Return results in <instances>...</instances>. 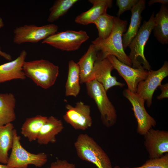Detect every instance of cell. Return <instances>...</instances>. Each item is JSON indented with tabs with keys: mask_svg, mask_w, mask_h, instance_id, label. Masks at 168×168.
<instances>
[{
	"mask_svg": "<svg viewBox=\"0 0 168 168\" xmlns=\"http://www.w3.org/2000/svg\"><path fill=\"white\" fill-rule=\"evenodd\" d=\"M154 36L162 44L168 43V8L162 5L154 17L153 30Z\"/></svg>",
	"mask_w": 168,
	"mask_h": 168,
	"instance_id": "20",
	"label": "cell"
},
{
	"mask_svg": "<svg viewBox=\"0 0 168 168\" xmlns=\"http://www.w3.org/2000/svg\"><path fill=\"white\" fill-rule=\"evenodd\" d=\"M58 29V26L53 24L41 26L24 25L14 30L13 42L17 44L37 43L56 33Z\"/></svg>",
	"mask_w": 168,
	"mask_h": 168,
	"instance_id": "8",
	"label": "cell"
},
{
	"mask_svg": "<svg viewBox=\"0 0 168 168\" xmlns=\"http://www.w3.org/2000/svg\"><path fill=\"white\" fill-rule=\"evenodd\" d=\"M74 146L80 159L92 163L98 168H120L119 166H113L107 154L87 134H80L74 143Z\"/></svg>",
	"mask_w": 168,
	"mask_h": 168,
	"instance_id": "2",
	"label": "cell"
},
{
	"mask_svg": "<svg viewBox=\"0 0 168 168\" xmlns=\"http://www.w3.org/2000/svg\"><path fill=\"white\" fill-rule=\"evenodd\" d=\"M123 94L132 106V109L137 123V133L144 136L150 129L156 126V120L146 110L144 105L145 101L137 93L126 89L124 90Z\"/></svg>",
	"mask_w": 168,
	"mask_h": 168,
	"instance_id": "9",
	"label": "cell"
},
{
	"mask_svg": "<svg viewBox=\"0 0 168 168\" xmlns=\"http://www.w3.org/2000/svg\"><path fill=\"white\" fill-rule=\"evenodd\" d=\"M114 16L105 13L100 16L94 23L98 30V38L105 39L110 35L113 30Z\"/></svg>",
	"mask_w": 168,
	"mask_h": 168,
	"instance_id": "26",
	"label": "cell"
},
{
	"mask_svg": "<svg viewBox=\"0 0 168 168\" xmlns=\"http://www.w3.org/2000/svg\"><path fill=\"white\" fill-rule=\"evenodd\" d=\"M15 129L12 123L0 126V163L6 165L9 158L8 152L12 148Z\"/></svg>",
	"mask_w": 168,
	"mask_h": 168,
	"instance_id": "22",
	"label": "cell"
},
{
	"mask_svg": "<svg viewBox=\"0 0 168 168\" xmlns=\"http://www.w3.org/2000/svg\"><path fill=\"white\" fill-rule=\"evenodd\" d=\"M77 0H57L49 9L48 21L53 23L65 14Z\"/></svg>",
	"mask_w": 168,
	"mask_h": 168,
	"instance_id": "25",
	"label": "cell"
},
{
	"mask_svg": "<svg viewBox=\"0 0 168 168\" xmlns=\"http://www.w3.org/2000/svg\"><path fill=\"white\" fill-rule=\"evenodd\" d=\"M80 74L79 66L73 60L68 63V72L65 84V95L76 97L80 91Z\"/></svg>",
	"mask_w": 168,
	"mask_h": 168,
	"instance_id": "23",
	"label": "cell"
},
{
	"mask_svg": "<svg viewBox=\"0 0 168 168\" xmlns=\"http://www.w3.org/2000/svg\"><path fill=\"white\" fill-rule=\"evenodd\" d=\"M114 69L113 65L108 59L107 58H102L98 53L94 66L93 78L101 84L106 91L114 86L122 87L125 86L124 83L118 82L116 77L111 75V72Z\"/></svg>",
	"mask_w": 168,
	"mask_h": 168,
	"instance_id": "14",
	"label": "cell"
},
{
	"mask_svg": "<svg viewBox=\"0 0 168 168\" xmlns=\"http://www.w3.org/2000/svg\"><path fill=\"white\" fill-rule=\"evenodd\" d=\"M27 55L26 51L23 50L14 60L0 65V83L14 79L26 78L23 67Z\"/></svg>",
	"mask_w": 168,
	"mask_h": 168,
	"instance_id": "15",
	"label": "cell"
},
{
	"mask_svg": "<svg viewBox=\"0 0 168 168\" xmlns=\"http://www.w3.org/2000/svg\"><path fill=\"white\" fill-rule=\"evenodd\" d=\"M23 70L26 77L45 89L54 84L59 72L58 66L44 59L26 61Z\"/></svg>",
	"mask_w": 168,
	"mask_h": 168,
	"instance_id": "3",
	"label": "cell"
},
{
	"mask_svg": "<svg viewBox=\"0 0 168 168\" xmlns=\"http://www.w3.org/2000/svg\"><path fill=\"white\" fill-rule=\"evenodd\" d=\"M127 20L114 16V27L110 35L105 39L97 37L92 41V44L102 58L113 55L122 63L132 67L131 61L125 53L123 44V35L127 30Z\"/></svg>",
	"mask_w": 168,
	"mask_h": 168,
	"instance_id": "1",
	"label": "cell"
},
{
	"mask_svg": "<svg viewBox=\"0 0 168 168\" xmlns=\"http://www.w3.org/2000/svg\"><path fill=\"white\" fill-rule=\"evenodd\" d=\"M154 13L149 20L144 21L142 26L128 47L130 49L129 58L132 63V67L135 68H144L150 71L151 66L144 54V48L154 26Z\"/></svg>",
	"mask_w": 168,
	"mask_h": 168,
	"instance_id": "4",
	"label": "cell"
},
{
	"mask_svg": "<svg viewBox=\"0 0 168 168\" xmlns=\"http://www.w3.org/2000/svg\"><path fill=\"white\" fill-rule=\"evenodd\" d=\"M138 1V0H117L116 4L119 8L117 17L119 18L120 15L126 11H131Z\"/></svg>",
	"mask_w": 168,
	"mask_h": 168,
	"instance_id": "28",
	"label": "cell"
},
{
	"mask_svg": "<svg viewBox=\"0 0 168 168\" xmlns=\"http://www.w3.org/2000/svg\"><path fill=\"white\" fill-rule=\"evenodd\" d=\"M62 121L51 116L48 117L41 127L37 139L38 143L46 145L56 141V136L63 130Z\"/></svg>",
	"mask_w": 168,
	"mask_h": 168,
	"instance_id": "17",
	"label": "cell"
},
{
	"mask_svg": "<svg viewBox=\"0 0 168 168\" xmlns=\"http://www.w3.org/2000/svg\"><path fill=\"white\" fill-rule=\"evenodd\" d=\"M156 3H160L162 5H166L168 3V0H151L148 2V4L149 6H151L152 5Z\"/></svg>",
	"mask_w": 168,
	"mask_h": 168,
	"instance_id": "32",
	"label": "cell"
},
{
	"mask_svg": "<svg viewBox=\"0 0 168 168\" xmlns=\"http://www.w3.org/2000/svg\"><path fill=\"white\" fill-rule=\"evenodd\" d=\"M88 1L93 5L92 7L77 16L75 19L76 23L83 25L93 24L100 16L107 13L108 8L112 6L111 0H89Z\"/></svg>",
	"mask_w": 168,
	"mask_h": 168,
	"instance_id": "16",
	"label": "cell"
},
{
	"mask_svg": "<svg viewBox=\"0 0 168 168\" xmlns=\"http://www.w3.org/2000/svg\"><path fill=\"white\" fill-rule=\"evenodd\" d=\"M20 137L15 129L13 145L7 164V168H27L32 165L41 167L47 162V155L44 152L37 154L30 153L26 150L20 142Z\"/></svg>",
	"mask_w": 168,
	"mask_h": 168,
	"instance_id": "6",
	"label": "cell"
},
{
	"mask_svg": "<svg viewBox=\"0 0 168 168\" xmlns=\"http://www.w3.org/2000/svg\"><path fill=\"white\" fill-rule=\"evenodd\" d=\"M145 0H138L131 10V16L130 24L126 32L122 36L124 50L128 47L139 30L142 19L141 13L145 8Z\"/></svg>",
	"mask_w": 168,
	"mask_h": 168,
	"instance_id": "18",
	"label": "cell"
},
{
	"mask_svg": "<svg viewBox=\"0 0 168 168\" xmlns=\"http://www.w3.org/2000/svg\"><path fill=\"white\" fill-rule=\"evenodd\" d=\"M47 117L41 115L27 118L21 128V133L30 142L37 140L40 129Z\"/></svg>",
	"mask_w": 168,
	"mask_h": 168,
	"instance_id": "24",
	"label": "cell"
},
{
	"mask_svg": "<svg viewBox=\"0 0 168 168\" xmlns=\"http://www.w3.org/2000/svg\"><path fill=\"white\" fill-rule=\"evenodd\" d=\"M89 38L85 31L67 30L49 36L43 40L42 43L62 51H72L78 49Z\"/></svg>",
	"mask_w": 168,
	"mask_h": 168,
	"instance_id": "7",
	"label": "cell"
},
{
	"mask_svg": "<svg viewBox=\"0 0 168 168\" xmlns=\"http://www.w3.org/2000/svg\"><path fill=\"white\" fill-rule=\"evenodd\" d=\"M144 145L149 159L161 157L168 152V132L150 129L144 136Z\"/></svg>",
	"mask_w": 168,
	"mask_h": 168,
	"instance_id": "13",
	"label": "cell"
},
{
	"mask_svg": "<svg viewBox=\"0 0 168 168\" xmlns=\"http://www.w3.org/2000/svg\"><path fill=\"white\" fill-rule=\"evenodd\" d=\"M123 168H168V153H166L159 158L149 159L140 166Z\"/></svg>",
	"mask_w": 168,
	"mask_h": 168,
	"instance_id": "27",
	"label": "cell"
},
{
	"mask_svg": "<svg viewBox=\"0 0 168 168\" xmlns=\"http://www.w3.org/2000/svg\"><path fill=\"white\" fill-rule=\"evenodd\" d=\"M0 168H7L6 165H2L0 164Z\"/></svg>",
	"mask_w": 168,
	"mask_h": 168,
	"instance_id": "33",
	"label": "cell"
},
{
	"mask_svg": "<svg viewBox=\"0 0 168 168\" xmlns=\"http://www.w3.org/2000/svg\"><path fill=\"white\" fill-rule=\"evenodd\" d=\"M98 53L94 46L91 44L77 63L80 69L81 83H86L94 80L93 71Z\"/></svg>",
	"mask_w": 168,
	"mask_h": 168,
	"instance_id": "19",
	"label": "cell"
},
{
	"mask_svg": "<svg viewBox=\"0 0 168 168\" xmlns=\"http://www.w3.org/2000/svg\"><path fill=\"white\" fill-rule=\"evenodd\" d=\"M161 90V94L157 97V99L159 100H161L164 98L168 97V84L166 83L161 84L159 86Z\"/></svg>",
	"mask_w": 168,
	"mask_h": 168,
	"instance_id": "30",
	"label": "cell"
},
{
	"mask_svg": "<svg viewBox=\"0 0 168 168\" xmlns=\"http://www.w3.org/2000/svg\"><path fill=\"white\" fill-rule=\"evenodd\" d=\"M168 76V63L166 61L158 70H151L146 78L138 84L136 93L146 102L148 107L152 104L153 94L162 80Z\"/></svg>",
	"mask_w": 168,
	"mask_h": 168,
	"instance_id": "10",
	"label": "cell"
},
{
	"mask_svg": "<svg viewBox=\"0 0 168 168\" xmlns=\"http://www.w3.org/2000/svg\"><path fill=\"white\" fill-rule=\"evenodd\" d=\"M4 24L2 19L0 17V28L3 27ZM0 56L3 57L7 60L10 61L12 59L11 56L4 52L2 51L0 47Z\"/></svg>",
	"mask_w": 168,
	"mask_h": 168,
	"instance_id": "31",
	"label": "cell"
},
{
	"mask_svg": "<svg viewBox=\"0 0 168 168\" xmlns=\"http://www.w3.org/2000/svg\"><path fill=\"white\" fill-rule=\"evenodd\" d=\"M66 108L67 111L63 119L74 129L84 130L91 126L92 121L90 106L80 101L75 106L67 104Z\"/></svg>",
	"mask_w": 168,
	"mask_h": 168,
	"instance_id": "11",
	"label": "cell"
},
{
	"mask_svg": "<svg viewBox=\"0 0 168 168\" xmlns=\"http://www.w3.org/2000/svg\"><path fill=\"white\" fill-rule=\"evenodd\" d=\"M86 84L87 94L97 105L103 124L107 128L113 126L117 121V111L108 98L107 91L102 85L95 80Z\"/></svg>",
	"mask_w": 168,
	"mask_h": 168,
	"instance_id": "5",
	"label": "cell"
},
{
	"mask_svg": "<svg viewBox=\"0 0 168 168\" xmlns=\"http://www.w3.org/2000/svg\"><path fill=\"white\" fill-rule=\"evenodd\" d=\"M46 168H76L75 165L65 160L57 159Z\"/></svg>",
	"mask_w": 168,
	"mask_h": 168,
	"instance_id": "29",
	"label": "cell"
},
{
	"mask_svg": "<svg viewBox=\"0 0 168 168\" xmlns=\"http://www.w3.org/2000/svg\"><path fill=\"white\" fill-rule=\"evenodd\" d=\"M16 102L12 93L0 94V126L12 123L16 119Z\"/></svg>",
	"mask_w": 168,
	"mask_h": 168,
	"instance_id": "21",
	"label": "cell"
},
{
	"mask_svg": "<svg viewBox=\"0 0 168 168\" xmlns=\"http://www.w3.org/2000/svg\"><path fill=\"white\" fill-rule=\"evenodd\" d=\"M107 58L113 65L114 69L125 81L127 89L132 92L136 93L138 83L146 78L149 71L144 68H133L122 63L113 55L108 56Z\"/></svg>",
	"mask_w": 168,
	"mask_h": 168,
	"instance_id": "12",
	"label": "cell"
}]
</instances>
